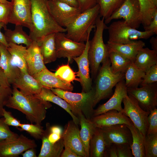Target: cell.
I'll use <instances>...</instances> for the list:
<instances>
[{
	"mask_svg": "<svg viewBox=\"0 0 157 157\" xmlns=\"http://www.w3.org/2000/svg\"><path fill=\"white\" fill-rule=\"evenodd\" d=\"M5 106L23 113L31 123L41 124L46 117L47 110L52 105L35 95L25 94L13 86L12 94Z\"/></svg>",
	"mask_w": 157,
	"mask_h": 157,
	"instance_id": "6da1fadb",
	"label": "cell"
},
{
	"mask_svg": "<svg viewBox=\"0 0 157 157\" xmlns=\"http://www.w3.org/2000/svg\"><path fill=\"white\" fill-rule=\"evenodd\" d=\"M48 0H31L32 26L29 35L38 43L49 34L66 31L51 16L48 6Z\"/></svg>",
	"mask_w": 157,
	"mask_h": 157,
	"instance_id": "7a4b0ae2",
	"label": "cell"
},
{
	"mask_svg": "<svg viewBox=\"0 0 157 157\" xmlns=\"http://www.w3.org/2000/svg\"><path fill=\"white\" fill-rule=\"evenodd\" d=\"M95 30L92 39L89 41L88 52L90 69L92 76L95 78L100 65L109 58V52L106 44L104 42L103 34L108 27L104 22V19L99 15L95 22Z\"/></svg>",
	"mask_w": 157,
	"mask_h": 157,
	"instance_id": "3957f363",
	"label": "cell"
},
{
	"mask_svg": "<svg viewBox=\"0 0 157 157\" xmlns=\"http://www.w3.org/2000/svg\"><path fill=\"white\" fill-rule=\"evenodd\" d=\"M98 4L81 13L74 20L65 28L66 37L78 42H84L89 38L90 32L96 27V20L99 15Z\"/></svg>",
	"mask_w": 157,
	"mask_h": 157,
	"instance_id": "277c9868",
	"label": "cell"
},
{
	"mask_svg": "<svg viewBox=\"0 0 157 157\" xmlns=\"http://www.w3.org/2000/svg\"><path fill=\"white\" fill-rule=\"evenodd\" d=\"M55 94L65 100L70 106L72 111L78 116L82 114L90 120L93 117L94 109L95 89L92 87L88 92L73 93L58 88H51Z\"/></svg>",
	"mask_w": 157,
	"mask_h": 157,
	"instance_id": "5b68a950",
	"label": "cell"
},
{
	"mask_svg": "<svg viewBox=\"0 0 157 157\" xmlns=\"http://www.w3.org/2000/svg\"><path fill=\"white\" fill-rule=\"evenodd\" d=\"M97 77L95 89L94 107L100 101L108 97L114 87L125 77L124 73H113L109 58L102 63Z\"/></svg>",
	"mask_w": 157,
	"mask_h": 157,
	"instance_id": "8992f818",
	"label": "cell"
},
{
	"mask_svg": "<svg viewBox=\"0 0 157 157\" xmlns=\"http://www.w3.org/2000/svg\"><path fill=\"white\" fill-rule=\"evenodd\" d=\"M107 29L108 42L119 44L129 43L139 39H147L155 34L153 31H141L131 28L124 20L113 22Z\"/></svg>",
	"mask_w": 157,
	"mask_h": 157,
	"instance_id": "52a82bcc",
	"label": "cell"
},
{
	"mask_svg": "<svg viewBox=\"0 0 157 157\" xmlns=\"http://www.w3.org/2000/svg\"><path fill=\"white\" fill-rule=\"evenodd\" d=\"M122 102L124 108L122 112L131 119L135 127L145 137L148 128V117L150 112L143 110L137 100L131 95L128 94Z\"/></svg>",
	"mask_w": 157,
	"mask_h": 157,
	"instance_id": "ba28073f",
	"label": "cell"
},
{
	"mask_svg": "<svg viewBox=\"0 0 157 157\" xmlns=\"http://www.w3.org/2000/svg\"><path fill=\"white\" fill-rule=\"evenodd\" d=\"M123 18L126 24L131 28L137 29L142 24L140 5L138 0H125L121 6L108 18L106 24L114 19Z\"/></svg>",
	"mask_w": 157,
	"mask_h": 157,
	"instance_id": "9c48e42d",
	"label": "cell"
},
{
	"mask_svg": "<svg viewBox=\"0 0 157 157\" xmlns=\"http://www.w3.org/2000/svg\"><path fill=\"white\" fill-rule=\"evenodd\" d=\"M55 43L57 58H67L70 63L74 58L80 56L84 51L85 44L67 38L63 32L55 33Z\"/></svg>",
	"mask_w": 157,
	"mask_h": 157,
	"instance_id": "30bf717a",
	"label": "cell"
},
{
	"mask_svg": "<svg viewBox=\"0 0 157 157\" xmlns=\"http://www.w3.org/2000/svg\"><path fill=\"white\" fill-rule=\"evenodd\" d=\"M48 6L54 20L63 28L67 26L81 13L78 8L53 0H48Z\"/></svg>",
	"mask_w": 157,
	"mask_h": 157,
	"instance_id": "8fae6325",
	"label": "cell"
},
{
	"mask_svg": "<svg viewBox=\"0 0 157 157\" xmlns=\"http://www.w3.org/2000/svg\"><path fill=\"white\" fill-rule=\"evenodd\" d=\"M140 88H127L128 94L133 97L144 110L149 112L157 106V85L156 82Z\"/></svg>",
	"mask_w": 157,
	"mask_h": 157,
	"instance_id": "7c38bea8",
	"label": "cell"
},
{
	"mask_svg": "<svg viewBox=\"0 0 157 157\" xmlns=\"http://www.w3.org/2000/svg\"><path fill=\"white\" fill-rule=\"evenodd\" d=\"M37 147L34 140L21 134L16 139L0 141V157H17L26 150Z\"/></svg>",
	"mask_w": 157,
	"mask_h": 157,
	"instance_id": "4fadbf2b",
	"label": "cell"
},
{
	"mask_svg": "<svg viewBox=\"0 0 157 157\" xmlns=\"http://www.w3.org/2000/svg\"><path fill=\"white\" fill-rule=\"evenodd\" d=\"M99 128L106 145L125 144L131 147L132 135L127 125L117 124Z\"/></svg>",
	"mask_w": 157,
	"mask_h": 157,
	"instance_id": "5bb4252c",
	"label": "cell"
},
{
	"mask_svg": "<svg viewBox=\"0 0 157 157\" xmlns=\"http://www.w3.org/2000/svg\"><path fill=\"white\" fill-rule=\"evenodd\" d=\"M9 23L31 28V0H13Z\"/></svg>",
	"mask_w": 157,
	"mask_h": 157,
	"instance_id": "9a60e30c",
	"label": "cell"
},
{
	"mask_svg": "<svg viewBox=\"0 0 157 157\" xmlns=\"http://www.w3.org/2000/svg\"><path fill=\"white\" fill-rule=\"evenodd\" d=\"M78 125L73 121H69L65 125L61 138L65 148H67L81 157H87L81 139Z\"/></svg>",
	"mask_w": 157,
	"mask_h": 157,
	"instance_id": "2e32d148",
	"label": "cell"
},
{
	"mask_svg": "<svg viewBox=\"0 0 157 157\" xmlns=\"http://www.w3.org/2000/svg\"><path fill=\"white\" fill-rule=\"evenodd\" d=\"M115 87L114 93L112 97L106 103L94 109L93 117L111 110H116L122 112L123 109L122 106V100L128 95L127 88L123 80L118 82Z\"/></svg>",
	"mask_w": 157,
	"mask_h": 157,
	"instance_id": "e0dca14e",
	"label": "cell"
},
{
	"mask_svg": "<svg viewBox=\"0 0 157 157\" xmlns=\"http://www.w3.org/2000/svg\"><path fill=\"white\" fill-rule=\"evenodd\" d=\"M89 47L88 38L86 42L85 49L80 56L74 58L73 59L77 63L78 71L76 76L79 77V82L82 88V91H89L92 88V80L90 75V67L88 59V52Z\"/></svg>",
	"mask_w": 157,
	"mask_h": 157,
	"instance_id": "ac0fdd59",
	"label": "cell"
},
{
	"mask_svg": "<svg viewBox=\"0 0 157 157\" xmlns=\"http://www.w3.org/2000/svg\"><path fill=\"white\" fill-rule=\"evenodd\" d=\"M90 120L95 126L98 128L120 124H125L129 126L133 125L128 117L121 112L114 110H110L93 117Z\"/></svg>",
	"mask_w": 157,
	"mask_h": 157,
	"instance_id": "d6986e66",
	"label": "cell"
},
{
	"mask_svg": "<svg viewBox=\"0 0 157 157\" xmlns=\"http://www.w3.org/2000/svg\"><path fill=\"white\" fill-rule=\"evenodd\" d=\"M33 77L43 88L50 89L58 88L70 92L73 90L74 87L71 83L61 78L47 68Z\"/></svg>",
	"mask_w": 157,
	"mask_h": 157,
	"instance_id": "ffe728a7",
	"label": "cell"
},
{
	"mask_svg": "<svg viewBox=\"0 0 157 157\" xmlns=\"http://www.w3.org/2000/svg\"><path fill=\"white\" fill-rule=\"evenodd\" d=\"M25 58L28 73L33 76L47 68L43 61L40 46L35 40H33L27 48Z\"/></svg>",
	"mask_w": 157,
	"mask_h": 157,
	"instance_id": "44dd1931",
	"label": "cell"
},
{
	"mask_svg": "<svg viewBox=\"0 0 157 157\" xmlns=\"http://www.w3.org/2000/svg\"><path fill=\"white\" fill-rule=\"evenodd\" d=\"M13 86L27 95H36L41 91L42 86L33 76L21 72L19 76L12 83Z\"/></svg>",
	"mask_w": 157,
	"mask_h": 157,
	"instance_id": "7402d4cb",
	"label": "cell"
},
{
	"mask_svg": "<svg viewBox=\"0 0 157 157\" xmlns=\"http://www.w3.org/2000/svg\"><path fill=\"white\" fill-rule=\"evenodd\" d=\"M109 53L111 51L117 52L134 62L138 51L145 46V43L141 40H136L128 44H119L107 42L106 44Z\"/></svg>",
	"mask_w": 157,
	"mask_h": 157,
	"instance_id": "603a6c76",
	"label": "cell"
},
{
	"mask_svg": "<svg viewBox=\"0 0 157 157\" xmlns=\"http://www.w3.org/2000/svg\"><path fill=\"white\" fill-rule=\"evenodd\" d=\"M0 67L4 72L11 84L21 72L14 64L7 47L0 42Z\"/></svg>",
	"mask_w": 157,
	"mask_h": 157,
	"instance_id": "cb8c5ba5",
	"label": "cell"
},
{
	"mask_svg": "<svg viewBox=\"0 0 157 157\" xmlns=\"http://www.w3.org/2000/svg\"><path fill=\"white\" fill-rule=\"evenodd\" d=\"M55 36V33L49 34L38 43L45 64L54 62L57 58Z\"/></svg>",
	"mask_w": 157,
	"mask_h": 157,
	"instance_id": "d4e9b609",
	"label": "cell"
},
{
	"mask_svg": "<svg viewBox=\"0 0 157 157\" xmlns=\"http://www.w3.org/2000/svg\"><path fill=\"white\" fill-rule=\"evenodd\" d=\"M35 95L44 101L52 102L59 106L70 115L76 124L78 125L79 124V119L73 113L69 105L65 100L54 94L51 89L43 87L39 94Z\"/></svg>",
	"mask_w": 157,
	"mask_h": 157,
	"instance_id": "484cf974",
	"label": "cell"
},
{
	"mask_svg": "<svg viewBox=\"0 0 157 157\" xmlns=\"http://www.w3.org/2000/svg\"><path fill=\"white\" fill-rule=\"evenodd\" d=\"M133 63L137 67L146 72L151 66L157 64V51L143 47L138 51Z\"/></svg>",
	"mask_w": 157,
	"mask_h": 157,
	"instance_id": "4316f807",
	"label": "cell"
},
{
	"mask_svg": "<svg viewBox=\"0 0 157 157\" xmlns=\"http://www.w3.org/2000/svg\"><path fill=\"white\" fill-rule=\"evenodd\" d=\"M78 117L79 119L81 129L80 136L87 157H89V147L90 140L97 128L91 120L86 118L81 114Z\"/></svg>",
	"mask_w": 157,
	"mask_h": 157,
	"instance_id": "83f0119b",
	"label": "cell"
},
{
	"mask_svg": "<svg viewBox=\"0 0 157 157\" xmlns=\"http://www.w3.org/2000/svg\"><path fill=\"white\" fill-rule=\"evenodd\" d=\"M14 29H8L6 26L3 27L5 32L4 34L6 40L8 44L13 43L19 45L24 44L28 47L33 40L29 35H28L23 30V26L20 25H15Z\"/></svg>",
	"mask_w": 157,
	"mask_h": 157,
	"instance_id": "f1b7e54d",
	"label": "cell"
},
{
	"mask_svg": "<svg viewBox=\"0 0 157 157\" xmlns=\"http://www.w3.org/2000/svg\"><path fill=\"white\" fill-rule=\"evenodd\" d=\"M7 49L11 56L12 61L15 65L22 72L28 73L25 60L27 47L22 45L12 43H8Z\"/></svg>",
	"mask_w": 157,
	"mask_h": 157,
	"instance_id": "f546056e",
	"label": "cell"
},
{
	"mask_svg": "<svg viewBox=\"0 0 157 157\" xmlns=\"http://www.w3.org/2000/svg\"><path fill=\"white\" fill-rule=\"evenodd\" d=\"M46 133L41 139L42 145L38 157H60L63 150L64 145L63 140L61 139L54 144L48 140Z\"/></svg>",
	"mask_w": 157,
	"mask_h": 157,
	"instance_id": "4dcf8cb0",
	"label": "cell"
},
{
	"mask_svg": "<svg viewBox=\"0 0 157 157\" xmlns=\"http://www.w3.org/2000/svg\"><path fill=\"white\" fill-rule=\"evenodd\" d=\"M106 146L101 132L97 128L90 141L89 157H106Z\"/></svg>",
	"mask_w": 157,
	"mask_h": 157,
	"instance_id": "1f68e13d",
	"label": "cell"
},
{
	"mask_svg": "<svg viewBox=\"0 0 157 157\" xmlns=\"http://www.w3.org/2000/svg\"><path fill=\"white\" fill-rule=\"evenodd\" d=\"M145 72L131 62L125 71V83L127 88L138 87L141 83Z\"/></svg>",
	"mask_w": 157,
	"mask_h": 157,
	"instance_id": "d6a6232c",
	"label": "cell"
},
{
	"mask_svg": "<svg viewBox=\"0 0 157 157\" xmlns=\"http://www.w3.org/2000/svg\"><path fill=\"white\" fill-rule=\"evenodd\" d=\"M140 10L142 24L144 28L148 26L157 10V0H138Z\"/></svg>",
	"mask_w": 157,
	"mask_h": 157,
	"instance_id": "836d02e7",
	"label": "cell"
},
{
	"mask_svg": "<svg viewBox=\"0 0 157 157\" xmlns=\"http://www.w3.org/2000/svg\"><path fill=\"white\" fill-rule=\"evenodd\" d=\"M132 135L131 150L134 157H145L144 141V137L134 125L128 126Z\"/></svg>",
	"mask_w": 157,
	"mask_h": 157,
	"instance_id": "e575fe53",
	"label": "cell"
},
{
	"mask_svg": "<svg viewBox=\"0 0 157 157\" xmlns=\"http://www.w3.org/2000/svg\"><path fill=\"white\" fill-rule=\"evenodd\" d=\"M109 58L111 62V70L114 74L124 73L132 62L126 58L114 51L109 53Z\"/></svg>",
	"mask_w": 157,
	"mask_h": 157,
	"instance_id": "d590c367",
	"label": "cell"
},
{
	"mask_svg": "<svg viewBox=\"0 0 157 157\" xmlns=\"http://www.w3.org/2000/svg\"><path fill=\"white\" fill-rule=\"evenodd\" d=\"M125 0H97L100 7L99 15L104 20L110 17L122 4Z\"/></svg>",
	"mask_w": 157,
	"mask_h": 157,
	"instance_id": "8d00e7d4",
	"label": "cell"
},
{
	"mask_svg": "<svg viewBox=\"0 0 157 157\" xmlns=\"http://www.w3.org/2000/svg\"><path fill=\"white\" fill-rule=\"evenodd\" d=\"M19 127L17 128L20 131H26L36 140L42 139L46 133V131L40 124H21Z\"/></svg>",
	"mask_w": 157,
	"mask_h": 157,
	"instance_id": "74e56055",
	"label": "cell"
},
{
	"mask_svg": "<svg viewBox=\"0 0 157 157\" xmlns=\"http://www.w3.org/2000/svg\"><path fill=\"white\" fill-rule=\"evenodd\" d=\"M144 143L145 157H157V133L146 135Z\"/></svg>",
	"mask_w": 157,
	"mask_h": 157,
	"instance_id": "f35d334b",
	"label": "cell"
},
{
	"mask_svg": "<svg viewBox=\"0 0 157 157\" xmlns=\"http://www.w3.org/2000/svg\"><path fill=\"white\" fill-rule=\"evenodd\" d=\"M55 73L56 76L68 82L71 83L74 81L79 82V78H76V73L71 68L68 64L60 66Z\"/></svg>",
	"mask_w": 157,
	"mask_h": 157,
	"instance_id": "ab89813d",
	"label": "cell"
},
{
	"mask_svg": "<svg viewBox=\"0 0 157 157\" xmlns=\"http://www.w3.org/2000/svg\"><path fill=\"white\" fill-rule=\"evenodd\" d=\"M19 136L11 131L9 126L5 123L3 117L0 118V141L15 139Z\"/></svg>",
	"mask_w": 157,
	"mask_h": 157,
	"instance_id": "60d3db41",
	"label": "cell"
},
{
	"mask_svg": "<svg viewBox=\"0 0 157 157\" xmlns=\"http://www.w3.org/2000/svg\"><path fill=\"white\" fill-rule=\"evenodd\" d=\"M157 81V64L151 66L145 73L140 84L142 86Z\"/></svg>",
	"mask_w": 157,
	"mask_h": 157,
	"instance_id": "b9f144b4",
	"label": "cell"
},
{
	"mask_svg": "<svg viewBox=\"0 0 157 157\" xmlns=\"http://www.w3.org/2000/svg\"><path fill=\"white\" fill-rule=\"evenodd\" d=\"M148 128L146 135L157 133V109L150 111L148 117Z\"/></svg>",
	"mask_w": 157,
	"mask_h": 157,
	"instance_id": "7bdbcfd3",
	"label": "cell"
},
{
	"mask_svg": "<svg viewBox=\"0 0 157 157\" xmlns=\"http://www.w3.org/2000/svg\"><path fill=\"white\" fill-rule=\"evenodd\" d=\"M12 8V2L4 3L0 2V22L6 25L9 23Z\"/></svg>",
	"mask_w": 157,
	"mask_h": 157,
	"instance_id": "ee69618b",
	"label": "cell"
},
{
	"mask_svg": "<svg viewBox=\"0 0 157 157\" xmlns=\"http://www.w3.org/2000/svg\"><path fill=\"white\" fill-rule=\"evenodd\" d=\"M12 93V89L10 87L4 88L0 86V118L3 117V107Z\"/></svg>",
	"mask_w": 157,
	"mask_h": 157,
	"instance_id": "f6af8a7d",
	"label": "cell"
},
{
	"mask_svg": "<svg viewBox=\"0 0 157 157\" xmlns=\"http://www.w3.org/2000/svg\"><path fill=\"white\" fill-rule=\"evenodd\" d=\"M117 157H133L131 147L127 144H114Z\"/></svg>",
	"mask_w": 157,
	"mask_h": 157,
	"instance_id": "bcb514c9",
	"label": "cell"
},
{
	"mask_svg": "<svg viewBox=\"0 0 157 157\" xmlns=\"http://www.w3.org/2000/svg\"><path fill=\"white\" fill-rule=\"evenodd\" d=\"M3 117L4 119L5 123L8 126L15 127L16 128L19 127L21 123L20 121L15 118L11 113L7 111L4 108L3 110Z\"/></svg>",
	"mask_w": 157,
	"mask_h": 157,
	"instance_id": "7dc6e473",
	"label": "cell"
},
{
	"mask_svg": "<svg viewBox=\"0 0 157 157\" xmlns=\"http://www.w3.org/2000/svg\"><path fill=\"white\" fill-rule=\"evenodd\" d=\"M81 13L91 8L97 4V0H76Z\"/></svg>",
	"mask_w": 157,
	"mask_h": 157,
	"instance_id": "c3c4849f",
	"label": "cell"
},
{
	"mask_svg": "<svg viewBox=\"0 0 157 157\" xmlns=\"http://www.w3.org/2000/svg\"><path fill=\"white\" fill-rule=\"evenodd\" d=\"M145 31H153L155 34H157V10L149 24L144 28Z\"/></svg>",
	"mask_w": 157,
	"mask_h": 157,
	"instance_id": "681fc988",
	"label": "cell"
},
{
	"mask_svg": "<svg viewBox=\"0 0 157 157\" xmlns=\"http://www.w3.org/2000/svg\"><path fill=\"white\" fill-rule=\"evenodd\" d=\"M0 86L7 88L10 87L8 78L2 69L0 67Z\"/></svg>",
	"mask_w": 157,
	"mask_h": 157,
	"instance_id": "f907efd6",
	"label": "cell"
},
{
	"mask_svg": "<svg viewBox=\"0 0 157 157\" xmlns=\"http://www.w3.org/2000/svg\"><path fill=\"white\" fill-rule=\"evenodd\" d=\"M106 157H117L116 149L114 144L106 145Z\"/></svg>",
	"mask_w": 157,
	"mask_h": 157,
	"instance_id": "816d5d0a",
	"label": "cell"
},
{
	"mask_svg": "<svg viewBox=\"0 0 157 157\" xmlns=\"http://www.w3.org/2000/svg\"><path fill=\"white\" fill-rule=\"evenodd\" d=\"M61 137L62 135L60 134L54 133H49L48 132V139L52 144H54L58 142L61 139Z\"/></svg>",
	"mask_w": 157,
	"mask_h": 157,
	"instance_id": "f5cc1de1",
	"label": "cell"
},
{
	"mask_svg": "<svg viewBox=\"0 0 157 157\" xmlns=\"http://www.w3.org/2000/svg\"><path fill=\"white\" fill-rule=\"evenodd\" d=\"M47 130L49 133H54L62 135L63 131L62 128L58 126H49L48 124L47 125Z\"/></svg>",
	"mask_w": 157,
	"mask_h": 157,
	"instance_id": "db71d44e",
	"label": "cell"
},
{
	"mask_svg": "<svg viewBox=\"0 0 157 157\" xmlns=\"http://www.w3.org/2000/svg\"><path fill=\"white\" fill-rule=\"evenodd\" d=\"M60 157H81L77 155L70 149L67 148H65Z\"/></svg>",
	"mask_w": 157,
	"mask_h": 157,
	"instance_id": "11a10c76",
	"label": "cell"
},
{
	"mask_svg": "<svg viewBox=\"0 0 157 157\" xmlns=\"http://www.w3.org/2000/svg\"><path fill=\"white\" fill-rule=\"evenodd\" d=\"M6 26L3 23L0 22V42L8 47V44L6 40L4 34L2 33L1 31L2 28Z\"/></svg>",
	"mask_w": 157,
	"mask_h": 157,
	"instance_id": "9f6ffc18",
	"label": "cell"
},
{
	"mask_svg": "<svg viewBox=\"0 0 157 157\" xmlns=\"http://www.w3.org/2000/svg\"><path fill=\"white\" fill-rule=\"evenodd\" d=\"M35 148H31L26 151L22 155L23 157H37Z\"/></svg>",
	"mask_w": 157,
	"mask_h": 157,
	"instance_id": "6f0895ef",
	"label": "cell"
},
{
	"mask_svg": "<svg viewBox=\"0 0 157 157\" xmlns=\"http://www.w3.org/2000/svg\"><path fill=\"white\" fill-rule=\"evenodd\" d=\"M65 3L72 7L78 8V5L76 0H53Z\"/></svg>",
	"mask_w": 157,
	"mask_h": 157,
	"instance_id": "680465c9",
	"label": "cell"
},
{
	"mask_svg": "<svg viewBox=\"0 0 157 157\" xmlns=\"http://www.w3.org/2000/svg\"><path fill=\"white\" fill-rule=\"evenodd\" d=\"M152 50L157 51V38L152 37L150 40Z\"/></svg>",
	"mask_w": 157,
	"mask_h": 157,
	"instance_id": "91938a15",
	"label": "cell"
},
{
	"mask_svg": "<svg viewBox=\"0 0 157 157\" xmlns=\"http://www.w3.org/2000/svg\"><path fill=\"white\" fill-rule=\"evenodd\" d=\"M11 1H9L7 0H0V2L4 3H10Z\"/></svg>",
	"mask_w": 157,
	"mask_h": 157,
	"instance_id": "94428289",
	"label": "cell"
},
{
	"mask_svg": "<svg viewBox=\"0 0 157 157\" xmlns=\"http://www.w3.org/2000/svg\"><path fill=\"white\" fill-rule=\"evenodd\" d=\"M11 1H12L13 0H10Z\"/></svg>",
	"mask_w": 157,
	"mask_h": 157,
	"instance_id": "6125c7cd",
	"label": "cell"
}]
</instances>
